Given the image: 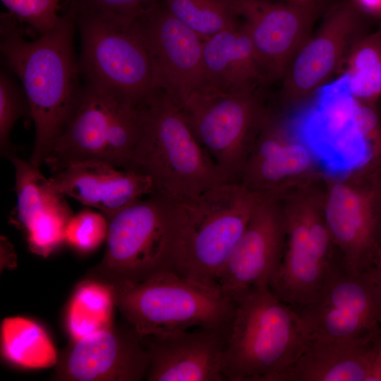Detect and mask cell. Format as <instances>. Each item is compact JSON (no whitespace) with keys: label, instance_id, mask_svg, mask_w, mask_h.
<instances>
[{"label":"cell","instance_id":"30","mask_svg":"<svg viewBox=\"0 0 381 381\" xmlns=\"http://www.w3.org/2000/svg\"><path fill=\"white\" fill-rule=\"evenodd\" d=\"M29 111L24 91L5 72L0 74V147L1 154L8 158L15 155L10 140L11 131L25 111Z\"/></svg>","mask_w":381,"mask_h":381},{"label":"cell","instance_id":"7","mask_svg":"<svg viewBox=\"0 0 381 381\" xmlns=\"http://www.w3.org/2000/svg\"><path fill=\"white\" fill-rule=\"evenodd\" d=\"M176 234L171 202L157 194L140 198L109 219L105 252L87 278L112 286L176 272Z\"/></svg>","mask_w":381,"mask_h":381},{"label":"cell","instance_id":"19","mask_svg":"<svg viewBox=\"0 0 381 381\" xmlns=\"http://www.w3.org/2000/svg\"><path fill=\"white\" fill-rule=\"evenodd\" d=\"M98 161L71 164L49 179L58 194L99 210L108 220L133 202L154 194L150 179L134 169Z\"/></svg>","mask_w":381,"mask_h":381},{"label":"cell","instance_id":"15","mask_svg":"<svg viewBox=\"0 0 381 381\" xmlns=\"http://www.w3.org/2000/svg\"><path fill=\"white\" fill-rule=\"evenodd\" d=\"M286 237L285 214L277 198L263 194L219 275V288L235 300L253 287L270 286L282 262Z\"/></svg>","mask_w":381,"mask_h":381},{"label":"cell","instance_id":"32","mask_svg":"<svg viewBox=\"0 0 381 381\" xmlns=\"http://www.w3.org/2000/svg\"><path fill=\"white\" fill-rule=\"evenodd\" d=\"M159 0H74L73 4L82 10L112 13L137 18Z\"/></svg>","mask_w":381,"mask_h":381},{"label":"cell","instance_id":"3","mask_svg":"<svg viewBox=\"0 0 381 381\" xmlns=\"http://www.w3.org/2000/svg\"><path fill=\"white\" fill-rule=\"evenodd\" d=\"M128 169L147 176L154 194L173 203L229 183L179 107L161 91L143 108L142 129Z\"/></svg>","mask_w":381,"mask_h":381},{"label":"cell","instance_id":"10","mask_svg":"<svg viewBox=\"0 0 381 381\" xmlns=\"http://www.w3.org/2000/svg\"><path fill=\"white\" fill-rule=\"evenodd\" d=\"M196 138L229 183H240L265 109L258 92L205 88L178 106Z\"/></svg>","mask_w":381,"mask_h":381},{"label":"cell","instance_id":"6","mask_svg":"<svg viewBox=\"0 0 381 381\" xmlns=\"http://www.w3.org/2000/svg\"><path fill=\"white\" fill-rule=\"evenodd\" d=\"M110 286L116 306L140 337L162 336L193 327L228 329L235 311V301L219 287L174 271Z\"/></svg>","mask_w":381,"mask_h":381},{"label":"cell","instance_id":"28","mask_svg":"<svg viewBox=\"0 0 381 381\" xmlns=\"http://www.w3.org/2000/svg\"><path fill=\"white\" fill-rule=\"evenodd\" d=\"M72 210L61 195L42 211L25 230L30 251L47 258L65 243L67 224Z\"/></svg>","mask_w":381,"mask_h":381},{"label":"cell","instance_id":"35","mask_svg":"<svg viewBox=\"0 0 381 381\" xmlns=\"http://www.w3.org/2000/svg\"><path fill=\"white\" fill-rule=\"evenodd\" d=\"M362 9L371 13H381V0H355Z\"/></svg>","mask_w":381,"mask_h":381},{"label":"cell","instance_id":"8","mask_svg":"<svg viewBox=\"0 0 381 381\" xmlns=\"http://www.w3.org/2000/svg\"><path fill=\"white\" fill-rule=\"evenodd\" d=\"M143 121V108L131 107L85 85L74 114L44 157L52 174L68 165L98 161L128 168Z\"/></svg>","mask_w":381,"mask_h":381},{"label":"cell","instance_id":"18","mask_svg":"<svg viewBox=\"0 0 381 381\" xmlns=\"http://www.w3.org/2000/svg\"><path fill=\"white\" fill-rule=\"evenodd\" d=\"M229 329L140 337L150 363L148 381H225L222 365Z\"/></svg>","mask_w":381,"mask_h":381},{"label":"cell","instance_id":"16","mask_svg":"<svg viewBox=\"0 0 381 381\" xmlns=\"http://www.w3.org/2000/svg\"><path fill=\"white\" fill-rule=\"evenodd\" d=\"M229 1L246 27L269 80L283 78L311 35L314 6L274 0Z\"/></svg>","mask_w":381,"mask_h":381},{"label":"cell","instance_id":"27","mask_svg":"<svg viewBox=\"0 0 381 381\" xmlns=\"http://www.w3.org/2000/svg\"><path fill=\"white\" fill-rule=\"evenodd\" d=\"M169 12L203 40L238 25L229 0H162Z\"/></svg>","mask_w":381,"mask_h":381},{"label":"cell","instance_id":"26","mask_svg":"<svg viewBox=\"0 0 381 381\" xmlns=\"http://www.w3.org/2000/svg\"><path fill=\"white\" fill-rule=\"evenodd\" d=\"M346 58L343 73L351 94L361 102H373L381 94V35L356 41Z\"/></svg>","mask_w":381,"mask_h":381},{"label":"cell","instance_id":"37","mask_svg":"<svg viewBox=\"0 0 381 381\" xmlns=\"http://www.w3.org/2000/svg\"><path fill=\"white\" fill-rule=\"evenodd\" d=\"M287 2L299 6H314L315 0H285Z\"/></svg>","mask_w":381,"mask_h":381},{"label":"cell","instance_id":"2","mask_svg":"<svg viewBox=\"0 0 381 381\" xmlns=\"http://www.w3.org/2000/svg\"><path fill=\"white\" fill-rule=\"evenodd\" d=\"M222 375L228 381H279L312 341L303 320L269 286L235 298Z\"/></svg>","mask_w":381,"mask_h":381},{"label":"cell","instance_id":"20","mask_svg":"<svg viewBox=\"0 0 381 381\" xmlns=\"http://www.w3.org/2000/svg\"><path fill=\"white\" fill-rule=\"evenodd\" d=\"M324 219L333 243L351 270L368 271L378 263L373 187L364 191L334 184L327 196Z\"/></svg>","mask_w":381,"mask_h":381},{"label":"cell","instance_id":"23","mask_svg":"<svg viewBox=\"0 0 381 381\" xmlns=\"http://www.w3.org/2000/svg\"><path fill=\"white\" fill-rule=\"evenodd\" d=\"M1 352L10 364L25 369L54 367L59 358L44 329L23 317L6 318L3 320Z\"/></svg>","mask_w":381,"mask_h":381},{"label":"cell","instance_id":"31","mask_svg":"<svg viewBox=\"0 0 381 381\" xmlns=\"http://www.w3.org/2000/svg\"><path fill=\"white\" fill-rule=\"evenodd\" d=\"M62 0H1L18 23L28 25L40 35H44L59 23L58 12Z\"/></svg>","mask_w":381,"mask_h":381},{"label":"cell","instance_id":"9","mask_svg":"<svg viewBox=\"0 0 381 381\" xmlns=\"http://www.w3.org/2000/svg\"><path fill=\"white\" fill-rule=\"evenodd\" d=\"M315 93L312 103L291 122L294 136L333 175L369 165L377 157L381 133L368 135L358 126L361 102L351 94L347 76L343 73Z\"/></svg>","mask_w":381,"mask_h":381},{"label":"cell","instance_id":"5","mask_svg":"<svg viewBox=\"0 0 381 381\" xmlns=\"http://www.w3.org/2000/svg\"><path fill=\"white\" fill-rule=\"evenodd\" d=\"M71 6L80 33L78 61L85 84L131 107H146L159 90L136 18Z\"/></svg>","mask_w":381,"mask_h":381},{"label":"cell","instance_id":"11","mask_svg":"<svg viewBox=\"0 0 381 381\" xmlns=\"http://www.w3.org/2000/svg\"><path fill=\"white\" fill-rule=\"evenodd\" d=\"M312 339L367 342L381 337V291L368 271L351 270L333 253L313 300L296 311Z\"/></svg>","mask_w":381,"mask_h":381},{"label":"cell","instance_id":"12","mask_svg":"<svg viewBox=\"0 0 381 381\" xmlns=\"http://www.w3.org/2000/svg\"><path fill=\"white\" fill-rule=\"evenodd\" d=\"M157 90L179 106L207 88L203 39L177 20L159 0L136 18Z\"/></svg>","mask_w":381,"mask_h":381},{"label":"cell","instance_id":"13","mask_svg":"<svg viewBox=\"0 0 381 381\" xmlns=\"http://www.w3.org/2000/svg\"><path fill=\"white\" fill-rule=\"evenodd\" d=\"M284 214L287 243L270 288L297 311L308 304L320 288L334 243L324 217L307 210Z\"/></svg>","mask_w":381,"mask_h":381},{"label":"cell","instance_id":"21","mask_svg":"<svg viewBox=\"0 0 381 381\" xmlns=\"http://www.w3.org/2000/svg\"><path fill=\"white\" fill-rule=\"evenodd\" d=\"M279 381H381V337L367 342L312 339Z\"/></svg>","mask_w":381,"mask_h":381},{"label":"cell","instance_id":"14","mask_svg":"<svg viewBox=\"0 0 381 381\" xmlns=\"http://www.w3.org/2000/svg\"><path fill=\"white\" fill-rule=\"evenodd\" d=\"M149 363L140 336L125 321L71 341L58 358L52 380L140 381Z\"/></svg>","mask_w":381,"mask_h":381},{"label":"cell","instance_id":"22","mask_svg":"<svg viewBox=\"0 0 381 381\" xmlns=\"http://www.w3.org/2000/svg\"><path fill=\"white\" fill-rule=\"evenodd\" d=\"M207 87L234 93L258 92L269 82L243 23L203 40Z\"/></svg>","mask_w":381,"mask_h":381},{"label":"cell","instance_id":"17","mask_svg":"<svg viewBox=\"0 0 381 381\" xmlns=\"http://www.w3.org/2000/svg\"><path fill=\"white\" fill-rule=\"evenodd\" d=\"M359 23L358 11L349 3L328 13L316 32L298 49L283 78L286 98H303L327 83L356 42Z\"/></svg>","mask_w":381,"mask_h":381},{"label":"cell","instance_id":"24","mask_svg":"<svg viewBox=\"0 0 381 381\" xmlns=\"http://www.w3.org/2000/svg\"><path fill=\"white\" fill-rule=\"evenodd\" d=\"M116 306L111 287L86 278L75 289L66 314V327L71 341L114 325Z\"/></svg>","mask_w":381,"mask_h":381},{"label":"cell","instance_id":"36","mask_svg":"<svg viewBox=\"0 0 381 381\" xmlns=\"http://www.w3.org/2000/svg\"><path fill=\"white\" fill-rule=\"evenodd\" d=\"M370 277L381 291V260L373 268L368 271Z\"/></svg>","mask_w":381,"mask_h":381},{"label":"cell","instance_id":"33","mask_svg":"<svg viewBox=\"0 0 381 381\" xmlns=\"http://www.w3.org/2000/svg\"><path fill=\"white\" fill-rule=\"evenodd\" d=\"M373 207L375 211V241L380 261L381 260V181H377L373 186Z\"/></svg>","mask_w":381,"mask_h":381},{"label":"cell","instance_id":"34","mask_svg":"<svg viewBox=\"0 0 381 381\" xmlns=\"http://www.w3.org/2000/svg\"><path fill=\"white\" fill-rule=\"evenodd\" d=\"M1 270L13 269L16 267V255L13 245L8 239L4 236H1Z\"/></svg>","mask_w":381,"mask_h":381},{"label":"cell","instance_id":"4","mask_svg":"<svg viewBox=\"0 0 381 381\" xmlns=\"http://www.w3.org/2000/svg\"><path fill=\"white\" fill-rule=\"evenodd\" d=\"M262 195L240 183H224L192 199L171 202L176 272L219 287V275Z\"/></svg>","mask_w":381,"mask_h":381},{"label":"cell","instance_id":"29","mask_svg":"<svg viewBox=\"0 0 381 381\" xmlns=\"http://www.w3.org/2000/svg\"><path fill=\"white\" fill-rule=\"evenodd\" d=\"M109 220L102 212L85 209L70 218L65 243L80 253H89L107 239Z\"/></svg>","mask_w":381,"mask_h":381},{"label":"cell","instance_id":"1","mask_svg":"<svg viewBox=\"0 0 381 381\" xmlns=\"http://www.w3.org/2000/svg\"><path fill=\"white\" fill-rule=\"evenodd\" d=\"M75 28L71 6L53 29L29 41L15 18L8 13L1 15L0 49L23 85L35 129L30 162L37 167L66 128L83 94L73 46Z\"/></svg>","mask_w":381,"mask_h":381},{"label":"cell","instance_id":"25","mask_svg":"<svg viewBox=\"0 0 381 381\" xmlns=\"http://www.w3.org/2000/svg\"><path fill=\"white\" fill-rule=\"evenodd\" d=\"M15 168L16 205L11 211V224L24 231L30 224L59 196L52 189L49 179L39 167L16 155L8 158Z\"/></svg>","mask_w":381,"mask_h":381}]
</instances>
